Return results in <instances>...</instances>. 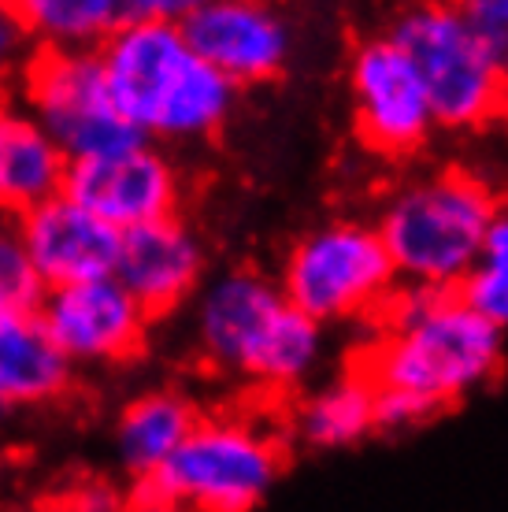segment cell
Segmentation results:
<instances>
[{
    "label": "cell",
    "mask_w": 508,
    "mask_h": 512,
    "mask_svg": "<svg viewBox=\"0 0 508 512\" xmlns=\"http://www.w3.org/2000/svg\"><path fill=\"white\" fill-rule=\"evenodd\" d=\"M38 49L97 52L115 30L141 19H182L178 0H19L12 4Z\"/></svg>",
    "instance_id": "9a60e30c"
},
{
    "label": "cell",
    "mask_w": 508,
    "mask_h": 512,
    "mask_svg": "<svg viewBox=\"0 0 508 512\" xmlns=\"http://www.w3.org/2000/svg\"><path fill=\"white\" fill-rule=\"evenodd\" d=\"M12 227L45 290L115 275L123 234L89 216L64 193L12 219Z\"/></svg>",
    "instance_id": "4fadbf2b"
},
{
    "label": "cell",
    "mask_w": 508,
    "mask_h": 512,
    "mask_svg": "<svg viewBox=\"0 0 508 512\" xmlns=\"http://www.w3.org/2000/svg\"><path fill=\"white\" fill-rule=\"evenodd\" d=\"M505 364V334L460 294L397 290L379 312V331L356 372L375 394L416 401L431 416L494 383Z\"/></svg>",
    "instance_id": "6da1fadb"
},
{
    "label": "cell",
    "mask_w": 508,
    "mask_h": 512,
    "mask_svg": "<svg viewBox=\"0 0 508 512\" xmlns=\"http://www.w3.org/2000/svg\"><path fill=\"white\" fill-rule=\"evenodd\" d=\"M34 512H75L67 501H56V505H41V509H34Z\"/></svg>",
    "instance_id": "4316f807"
},
{
    "label": "cell",
    "mask_w": 508,
    "mask_h": 512,
    "mask_svg": "<svg viewBox=\"0 0 508 512\" xmlns=\"http://www.w3.org/2000/svg\"><path fill=\"white\" fill-rule=\"evenodd\" d=\"M23 101L30 123L75 164L145 145L115 112L97 52L34 49L23 67Z\"/></svg>",
    "instance_id": "ba28073f"
},
{
    "label": "cell",
    "mask_w": 508,
    "mask_h": 512,
    "mask_svg": "<svg viewBox=\"0 0 508 512\" xmlns=\"http://www.w3.org/2000/svg\"><path fill=\"white\" fill-rule=\"evenodd\" d=\"M34 316L71 372L115 368L141 357L153 323L138 308V301L115 282V275L45 290Z\"/></svg>",
    "instance_id": "9c48e42d"
},
{
    "label": "cell",
    "mask_w": 508,
    "mask_h": 512,
    "mask_svg": "<svg viewBox=\"0 0 508 512\" xmlns=\"http://www.w3.org/2000/svg\"><path fill=\"white\" fill-rule=\"evenodd\" d=\"M71 375L34 312H0V420L64 397Z\"/></svg>",
    "instance_id": "e0dca14e"
},
{
    "label": "cell",
    "mask_w": 508,
    "mask_h": 512,
    "mask_svg": "<svg viewBox=\"0 0 508 512\" xmlns=\"http://www.w3.org/2000/svg\"><path fill=\"white\" fill-rule=\"evenodd\" d=\"M178 26L204 64L238 90L275 82L293 56V30L286 15L253 0L190 4Z\"/></svg>",
    "instance_id": "7c38bea8"
},
{
    "label": "cell",
    "mask_w": 508,
    "mask_h": 512,
    "mask_svg": "<svg viewBox=\"0 0 508 512\" xmlns=\"http://www.w3.org/2000/svg\"><path fill=\"white\" fill-rule=\"evenodd\" d=\"M197 420L201 416L193 409V401L178 390H149L127 401V409L115 420L112 449L130 487L149 483L175 457V449L186 442Z\"/></svg>",
    "instance_id": "2e32d148"
},
{
    "label": "cell",
    "mask_w": 508,
    "mask_h": 512,
    "mask_svg": "<svg viewBox=\"0 0 508 512\" xmlns=\"http://www.w3.org/2000/svg\"><path fill=\"white\" fill-rule=\"evenodd\" d=\"M460 15L479 45L508 67V0H471L460 4Z\"/></svg>",
    "instance_id": "7402d4cb"
},
{
    "label": "cell",
    "mask_w": 508,
    "mask_h": 512,
    "mask_svg": "<svg viewBox=\"0 0 508 512\" xmlns=\"http://www.w3.org/2000/svg\"><path fill=\"white\" fill-rule=\"evenodd\" d=\"M193 334L204 360L264 390H293L319 368L327 331L260 271H223L197 290Z\"/></svg>",
    "instance_id": "3957f363"
},
{
    "label": "cell",
    "mask_w": 508,
    "mask_h": 512,
    "mask_svg": "<svg viewBox=\"0 0 508 512\" xmlns=\"http://www.w3.org/2000/svg\"><path fill=\"white\" fill-rule=\"evenodd\" d=\"M45 286L30 256L19 245V234L8 219H0V312H38Z\"/></svg>",
    "instance_id": "44dd1931"
},
{
    "label": "cell",
    "mask_w": 508,
    "mask_h": 512,
    "mask_svg": "<svg viewBox=\"0 0 508 512\" xmlns=\"http://www.w3.org/2000/svg\"><path fill=\"white\" fill-rule=\"evenodd\" d=\"M386 34L416 67L434 127H483L508 108L505 64L479 45L460 8L449 4L408 8L397 15V23Z\"/></svg>",
    "instance_id": "52a82bcc"
},
{
    "label": "cell",
    "mask_w": 508,
    "mask_h": 512,
    "mask_svg": "<svg viewBox=\"0 0 508 512\" xmlns=\"http://www.w3.org/2000/svg\"><path fill=\"white\" fill-rule=\"evenodd\" d=\"M64 501L75 512H123V505H127V498L108 483H82Z\"/></svg>",
    "instance_id": "cb8c5ba5"
},
{
    "label": "cell",
    "mask_w": 508,
    "mask_h": 512,
    "mask_svg": "<svg viewBox=\"0 0 508 512\" xmlns=\"http://www.w3.org/2000/svg\"><path fill=\"white\" fill-rule=\"evenodd\" d=\"M505 82H508V67H505Z\"/></svg>",
    "instance_id": "83f0119b"
},
{
    "label": "cell",
    "mask_w": 508,
    "mask_h": 512,
    "mask_svg": "<svg viewBox=\"0 0 508 512\" xmlns=\"http://www.w3.org/2000/svg\"><path fill=\"white\" fill-rule=\"evenodd\" d=\"M34 41L12 4H0V82L8 75H23L26 60L34 56Z\"/></svg>",
    "instance_id": "603a6c76"
},
{
    "label": "cell",
    "mask_w": 508,
    "mask_h": 512,
    "mask_svg": "<svg viewBox=\"0 0 508 512\" xmlns=\"http://www.w3.org/2000/svg\"><path fill=\"white\" fill-rule=\"evenodd\" d=\"M279 290L327 331L334 323L379 316L397 294V275L371 223L334 219L293 242L282 260Z\"/></svg>",
    "instance_id": "8992f818"
},
{
    "label": "cell",
    "mask_w": 508,
    "mask_h": 512,
    "mask_svg": "<svg viewBox=\"0 0 508 512\" xmlns=\"http://www.w3.org/2000/svg\"><path fill=\"white\" fill-rule=\"evenodd\" d=\"M349 93L356 130L371 153L405 160L420 153L434 134L420 75L390 34H375L356 45L349 60Z\"/></svg>",
    "instance_id": "30bf717a"
},
{
    "label": "cell",
    "mask_w": 508,
    "mask_h": 512,
    "mask_svg": "<svg viewBox=\"0 0 508 512\" xmlns=\"http://www.w3.org/2000/svg\"><path fill=\"white\" fill-rule=\"evenodd\" d=\"M97 56L115 112L160 149L216 138L238 104V86L190 49L178 19L123 26Z\"/></svg>",
    "instance_id": "7a4b0ae2"
},
{
    "label": "cell",
    "mask_w": 508,
    "mask_h": 512,
    "mask_svg": "<svg viewBox=\"0 0 508 512\" xmlns=\"http://www.w3.org/2000/svg\"><path fill=\"white\" fill-rule=\"evenodd\" d=\"M486 323L508 334V208H497L475 268L457 290Z\"/></svg>",
    "instance_id": "ffe728a7"
},
{
    "label": "cell",
    "mask_w": 508,
    "mask_h": 512,
    "mask_svg": "<svg viewBox=\"0 0 508 512\" xmlns=\"http://www.w3.org/2000/svg\"><path fill=\"white\" fill-rule=\"evenodd\" d=\"M286 468L275 431L242 416H201L160 472L134 490L182 505L186 512H253Z\"/></svg>",
    "instance_id": "5b68a950"
},
{
    "label": "cell",
    "mask_w": 508,
    "mask_h": 512,
    "mask_svg": "<svg viewBox=\"0 0 508 512\" xmlns=\"http://www.w3.org/2000/svg\"><path fill=\"white\" fill-rule=\"evenodd\" d=\"M123 512H186V509L175 505V501H167V498H156V494L134 490V494L127 498V505H123Z\"/></svg>",
    "instance_id": "d4e9b609"
},
{
    "label": "cell",
    "mask_w": 508,
    "mask_h": 512,
    "mask_svg": "<svg viewBox=\"0 0 508 512\" xmlns=\"http://www.w3.org/2000/svg\"><path fill=\"white\" fill-rule=\"evenodd\" d=\"M379 431L375 390L360 372H349L334 383L319 386L293 409L290 435L305 449H349Z\"/></svg>",
    "instance_id": "ac0fdd59"
},
{
    "label": "cell",
    "mask_w": 508,
    "mask_h": 512,
    "mask_svg": "<svg viewBox=\"0 0 508 512\" xmlns=\"http://www.w3.org/2000/svg\"><path fill=\"white\" fill-rule=\"evenodd\" d=\"M15 119H19V116H12V108H8V101L0 97V153H4V141H8V134H12Z\"/></svg>",
    "instance_id": "484cf974"
},
{
    "label": "cell",
    "mask_w": 508,
    "mask_h": 512,
    "mask_svg": "<svg viewBox=\"0 0 508 512\" xmlns=\"http://www.w3.org/2000/svg\"><path fill=\"white\" fill-rule=\"evenodd\" d=\"M64 197L119 234L178 216L182 171L160 145H138L127 153L75 160L67 167Z\"/></svg>",
    "instance_id": "8fae6325"
},
{
    "label": "cell",
    "mask_w": 508,
    "mask_h": 512,
    "mask_svg": "<svg viewBox=\"0 0 508 512\" xmlns=\"http://www.w3.org/2000/svg\"><path fill=\"white\" fill-rule=\"evenodd\" d=\"M208 253L190 223L182 216L160 219L149 227L123 234L115 282L127 290L149 320H160L204 286Z\"/></svg>",
    "instance_id": "5bb4252c"
},
{
    "label": "cell",
    "mask_w": 508,
    "mask_h": 512,
    "mask_svg": "<svg viewBox=\"0 0 508 512\" xmlns=\"http://www.w3.org/2000/svg\"><path fill=\"white\" fill-rule=\"evenodd\" d=\"M67 160L30 119H15L0 153V219H19L30 208L64 193Z\"/></svg>",
    "instance_id": "d6986e66"
},
{
    "label": "cell",
    "mask_w": 508,
    "mask_h": 512,
    "mask_svg": "<svg viewBox=\"0 0 508 512\" xmlns=\"http://www.w3.org/2000/svg\"><path fill=\"white\" fill-rule=\"evenodd\" d=\"M497 208L494 190L468 171H438L394 190L375 231L397 282H408V290L457 294L479 260Z\"/></svg>",
    "instance_id": "277c9868"
}]
</instances>
